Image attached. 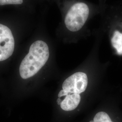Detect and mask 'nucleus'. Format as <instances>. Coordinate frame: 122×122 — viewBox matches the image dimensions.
I'll return each mask as SVG.
<instances>
[{
    "instance_id": "nucleus-7",
    "label": "nucleus",
    "mask_w": 122,
    "mask_h": 122,
    "mask_svg": "<svg viewBox=\"0 0 122 122\" xmlns=\"http://www.w3.org/2000/svg\"><path fill=\"white\" fill-rule=\"evenodd\" d=\"M94 122H113L109 115L104 112H100L96 114L93 119Z\"/></svg>"
},
{
    "instance_id": "nucleus-10",
    "label": "nucleus",
    "mask_w": 122,
    "mask_h": 122,
    "mask_svg": "<svg viewBox=\"0 0 122 122\" xmlns=\"http://www.w3.org/2000/svg\"><path fill=\"white\" fill-rule=\"evenodd\" d=\"M61 101L62 100H61L60 98H58L57 100V103L58 105H61Z\"/></svg>"
},
{
    "instance_id": "nucleus-9",
    "label": "nucleus",
    "mask_w": 122,
    "mask_h": 122,
    "mask_svg": "<svg viewBox=\"0 0 122 122\" xmlns=\"http://www.w3.org/2000/svg\"><path fill=\"white\" fill-rule=\"evenodd\" d=\"M70 94L69 93L67 92H65V91H64L63 90H61L60 92H59L58 95V97L59 98H60L62 96H67V95Z\"/></svg>"
},
{
    "instance_id": "nucleus-4",
    "label": "nucleus",
    "mask_w": 122,
    "mask_h": 122,
    "mask_svg": "<svg viewBox=\"0 0 122 122\" xmlns=\"http://www.w3.org/2000/svg\"><path fill=\"white\" fill-rule=\"evenodd\" d=\"M88 85L86 74L78 72L66 79L62 84V90L71 94H77L85 92Z\"/></svg>"
},
{
    "instance_id": "nucleus-2",
    "label": "nucleus",
    "mask_w": 122,
    "mask_h": 122,
    "mask_svg": "<svg viewBox=\"0 0 122 122\" xmlns=\"http://www.w3.org/2000/svg\"><path fill=\"white\" fill-rule=\"evenodd\" d=\"M49 55V49L46 42L41 40L34 42L20 66L21 78H29L38 73L48 60Z\"/></svg>"
},
{
    "instance_id": "nucleus-11",
    "label": "nucleus",
    "mask_w": 122,
    "mask_h": 122,
    "mask_svg": "<svg viewBox=\"0 0 122 122\" xmlns=\"http://www.w3.org/2000/svg\"><path fill=\"white\" fill-rule=\"evenodd\" d=\"M90 122H93V121H90Z\"/></svg>"
},
{
    "instance_id": "nucleus-6",
    "label": "nucleus",
    "mask_w": 122,
    "mask_h": 122,
    "mask_svg": "<svg viewBox=\"0 0 122 122\" xmlns=\"http://www.w3.org/2000/svg\"><path fill=\"white\" fill-rule=\"evenodd\" d=\"M111 41L118 54L122 55V32L114 31Z\"/></svg>"
},
{
    "instance_id": "nucleus-8",
    "label": "nucleus",
    "mask_w": 122,
    "mask_h": 122,
    "mask_svg": "<svg viewBox=\"0 0 122 122\" xmlns=\"http://www.w3.org/2000/svg\"><path fill=\"white\" fill-rule=\"evenodd\" d=\"M23 2V0H0V5H20Z\"/></svg>"
},
{
    "instance_id": "nucleus-1",
    "label": "nucleus",
    "mask_w": 122,
    "mask_h": 122,
    "mask_svg": "<svg viewBox=\"0 0 122 122\" xmlns=\"http://www.w3.org/2000/svg\"><path fill=\"white\" fill-rule=\"evenodd\" d=\"M61 14L60 26L65 33L80 34L87 30L89 22L101 15L105 8L104 0L95 4L86 0H57Z\"/></svg>"
},
{
    "instance_id": "nucleus-3",
    "label": "nucleus",
    "mask_w": 122,
    "mask_h": 122,
    "mask_svg": "<svg viewBox=\"0 0 122 122\" xmlns=\"http://www.w3.org/2000/svg\"><path fill=\"white\" fill-rule=\"evenodd\" d=\"M14 48L15 40L11 31L7 26L0 24V61L10 57Z\"/></svg>"
},
{
    "instance_id": "nucleus-5",
    "label": "nucleus",
    "mask_w": 122,
    "mask_h": 122,
    "mask_svg": "<svg viewBox=\"0 0 122 122\" xmlns=\"http://www.w3.org/2000/svg\"><path fill=\"white\" fill-rule=\"evenodd\" d=\"M80 94H71L66 96L65 99L62 100L61 108L65 111H71L76 108L81 101Z\"/></svg>"
}]
</instances>
